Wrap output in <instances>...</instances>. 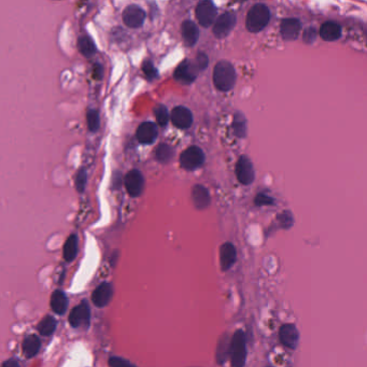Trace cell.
<instances>
[{
  "mask_svg": "<svg viewBox=\"0 0 367 367\" xmlns=\"http://www.w3.org/2000/svg\"><path fill=\"white\" fill-rule=\"evenodd\" d=\"M236 82L235 69L229 62H219L213 70V83L220 91H230Z\"/></svg>",
  "mask_w": 367,
  "mask_h": 367,
  "instance_id": "6da1fadb",
  "label": "cell"
},
{
  "mask_svg": "<svg viewBox=\"0 0 367 367\" xmlns=\"http://www.w3.org/2000/svg\"><path fill=\"white\" fill-rule=\"evenodd\" d=\"M270 13L268 8L264 4H255L252 6L246 16V28L251 32H258L263 30L269 22Z\"/></svg>",
  "mask_w": 367,
  "mask_h": 367,
  "instance_id": "7a4b0ae2",
  "label": "cell"
},
{
  "mask_svg": "<svg viewBox=\"0 0 367 367\" xmlns=\"http://www.w3.org/2000/svg\"><path fill=\"white\" fill-rule=\"evenodd\" d=\"M230 355L233 366L242 367L245 365L246 359V342L245 333L242 330H238L234 334L230 343Z\"/></svg>",
  "mask_w": 367,
  "mask_h": 367,
  "instance_id": "3957f363",
  "label": "cell"
},
{
  "mask_svg": "<svg viewBox=\"0 0 367 367\" xmlns=\"http://www.w3.org/2000/svg\"><path fill=\"white\" fill-rule=\"evenodd\" d=\"M205 162V154L198 146H190L180 155V165L185 170H194Z\"/></svg>",
  "mask_w": 367,
  "mask_h": 367,
  "instance_id": "277c9868",
  "label": "cell"
},
{
  "mask_svg": "<svg viewBox=\"0 0 367 367\" xmlns=\"http://www.w3.org/2000/svg\"><path fill=\"white\" fill-rule=\"evenodd\" d=\"M236 177L238 181L244 185H249L255 178L254 167H253L250 158L245 155L240 156L236 163Z\"/></svg>",
  "mask_w": 367,
  "mask_h": 367,
  "instance_id": "5b68a950",
  "label": "cell"
},
{
  "mask_svg": "<svg viewBox=\"0 0 367 367\" xmlns=\"http://www.w3.org/2000/svg\"><path fill=\"white\" fill-rule=\"evenodd\" d=\"M217 15V10L215 5L209 0L202 1L196 8V17L199 24L205 28H208L215 22Z\"/></svg>",
  "mask_w": 367,
  "mask_h": 367,
  "instance_id": "8992f818",
  "label": "cell"
},
{
  "mask_svg": "<svg viewBox=\"0 0 367 367\" xmlns=\"http://www.w3.org/2000/svg\"><path fill=\"white\" fill-rule=\"evenodd\" d=\"M145 19V12L138 5H129L123 12V21L129 28L141 27Z\"/></svg>",
  "mask_w": 367,
  "mask_h": 367,
  "instance_id": "52a82bcc",
  "label": "cell"
},
{
  "mask_svg": "<svg viewBox=\"0 0 367 367\" xmlns=\"http://www.w3.org/2000/svg\"><path fill=\"white\" fill-rule=\"evenodd\" d=\"M125 186L130 196H139L142 193L144 186V178L142 173L137 169L130 170L125 177Z\"/></svg>",
  "mask_w": 367,
  "mask_h": 367,
  "instance_id": "ba28073f",
  "label": "cell"
},
{
  "mask_svg": "<svg viewBox=\"0 0 367 367\" xmlns=\"http://www.w3.org/2000/svg\"><path fill=\"white\" fill-rule=\"evenodd\" d=\"M90 307L86 302H82L77 307H75L70 312L69 323L73 328H81V326H88L90 323Z\"/></svg>",
  "mask_w": 367,
  "mask_h": 367,
  "instance_id": "9c48e42d",
  "label": "cell"
},
{
  "mask_svg": "<svg viewBox=\"0 0 367 367\" xmlns=\"http://www.w3.org/2000/svg\"><path fill=\"white\" fill-rule=\"evenodd\" d=\"M279 338L280 342L286 348L296 349L299 340V333L296 329V326L292 323L283 324L279 331Z\"/></svg>",
  "mask_w": 367,
  "mask_h": 367,
  "instance_id": "30bf717a",
  "label": "cell"
},
{
  "mask_svg": "<svg viewBox=\"0 0 367 367\" xmlns=\"http://www.w3.org/2000/svg\"><path fill=\"white\" fill-rule=\"evenodd\" d=\"M236 17L233 13H225V14L220 16L213 26V33L219 39L224 38L232 31L233 27L235 26Z\"/></svg>",
  "mask_w": 367,
  "mask_h": 367,
  "instance_id": "8fae6325",
  "label": "cell"
},
{
  "mask_svg": "<svg viewBox=\"0 0 367 367\" xmlns=\"http://www.w3.org/2000/svg\"><path fill=\"white\" fill-rule=\"evenodd\" d=\"M171 122L180 129L189 128L193 123V116L192 112L185 108V107H176L175 109L171 111Z\"/></svg>",
  "mask_w": 367,
  "mask_h": 367,
  "instance_id": "7c38bea8",
  "label": "cell"
},
{
  "mask_svg": "<svg viewBox=\"0 0 367 367\" xmlns=\"http://www.w3.org/2000/svg\"><path fill=\"white\" fill-rule=\"evenodd\" d=\"M198 69L195 65H192L189 61H184L178 66L175 71V79L183 84H190L196 79Z\"/></svg>",
  "mask_w": 367,
  "mask_h": 367,
  "instance_id": "4fadbf2b",
  "label": "cell"
},
{
  "mask_svg": "<svg viewBox=\"0 0 367 367\" xmlns=\"http://www.w3.org/2000/svg\"><path fill=\"white\" fill-rule=\"evenodd\" d=\"M112 294H113L112 285L108 282H104L98 285L95 291L93 292L92 300L94 305H96L97 307H105L106 305L109 304Z\"/></svg>",
  "mask_w": 367,
  "mask_h": 367,
  "instance_id": "5bb4252c",
  "label": "cell"
},
{
  "mask_svg": "<svg viewBox=\"0 0 367 367\" xmlns=\"http://www.w3.org/2000/svg\"><path fill=\"white\" fill-rule=\"evenodd\" d=\"M157 137L156 125L152 122H144L137 129V139L142 144H151Z\"/></svg>",
  "mask_w": 367,
  "mask_h": 367,
  "instance_id": "9a60e30c",
  "label": "cell"
},
{
  "mask_svg": "<svg viewBox=\"0 0 367 367\" xmlns=\"http://www.w3.org/2000/svg\"><path fill=\"white\" fill-rule=\"evenodd\" d=\"M236 261V250L232 243H225L220 248V263L223 271L229 270Z\"/></svg>",
  "mask_w": 367,
  "mask_h": 367,
  "instance_id": "2e32d148",
  "label": "cell"
},
{
  "mask_svg": "<svg viewBox=\"0 0 367 367\" xmlns=\"http://www.w3.org/2000/svg\"><path fill=\"white\" fill-rule=\"evenodd\" d=\"M280 31L284 40H289V41L296 40L300 31V23L295 18L283 19L280 26Z\"/></svg>",
  "mask_w": 367,
  "mask_h": 367,
  "instance_id": "e0dca14e",
  "label": "cell"
},
{
  "mask_svg": "<svg viewBox=\"0 0 367 367\" xmlns=\"http://www.w3.org/2000/svg\"><path fill=\"white\" fill-rule=\"evenodd\" d=\"M192 200L197 209H205L210 204V194L205 186L197 184L192 190Z\"/></svg>",
  "mask_w": 367,
  "mask_h": 367,
  "instance_id": "ac0fdd59",
  "label": "cell"
},
{
  "mask_svg": "<svg viewBox=\"0 0 367 367\" xmlns=\"http://www.w3.org/2000/svg\"><path fill=\"white\" fill-rule=\"evenodd\" d=\"M340 36H342V28L334 22H326L320 28V37L325 41H335Z\"/></svg>",
  "mask_w": 367,
  "mask_h": 367,
  "instance_id": "d6986e66",
  "label": "cell"
},
{
  "mask_svg": "<svg viewBox=\"0 0 367 367\" xmlns=\"http://www.w3.org/2000/svg\"><path fill=\"white\" fill-rule=\"evenodd\" d=\"M198 36L199 31L197 26L192 21H186L182 24V37L186 44L190 46L194 45L197 42Z\"/></svg>",
  "mask_w": 367,
  "mask_h": 367,
  "instance_id": "ffe728a7",
  "label": "cell"
},
{
  "mask_svg": "<svg viewBox=\"0 0 367 367\" xmlns=\"http://www.w3.org/2000/svg\"><path fill=\"white\" fill-rule=\"evenodd\" d=\"M68 307V299L62 291H55L51 297V308L57 315H63Z\"/></svg>",
  "mask_w": 367,
  "mask_h": 367,
  "instance_id": "44dd1931",
  "label": "cell"
},
{
  "mask_svg": "<svg viewBox=\"0 0 367 367\" xmlns=\"http://www.w3.org/2000/svg\"><path fill=\"white\" fill-rule=\"evenodd\" d=\"M41 343L36 335H29L23 342V352L27 358L35 357L40 350Z\"/></svg>",
  "mask_w": 367,
  "mask_h": 367,
  "instance_id": "7402d4cb",
  "label": "cell"
},
{
  "mask_svg": "<svg viewBox=\"0 0 367 367\" xmlns=\"http://www.w3.org/2000/svg\"><path fill=\"white\" fill-rule=\"evenodd\" d=\"M78 49L83 56L88 57V58L94 56L96 53L95 43L89 36H82L79 38Z\"/></svg>",
  "mask_w": 367,
  "mask_h": 367,
  "instance_id": "603a6c76",
  "label": "cell"
},
{
  "mask_svg": "<svg viewBox=\"0 0 367 367\" xmlns=\"http://www.w3.org/2000/svg\"><path fill=\"white\" fill-rule=\"evenodd\" d=\"M78 253V237L71 235L67 239L64 245V257L67 262H72L76 258Z\"/></svg>",
  "mask_w": 367,
  "mask_h": 367,
  "instance_id": "cb8c5ba5",
  "label": "cell"
},
{
  "mask_svg": "<svg viewBox=\"0 0 367 367\" xmlns=\"http://www.w3.org/2000/svg\"><path fill=\"white\" fill-rule=\"evenodd\" d=\"M173 155H175V151H173V149L170 145L166 144V143L158 145L155 151V156L157 158V161L164 163V164L170 162Z\"/></svg>",
  "mask_w": 367,
  "mask_h": 367,
  "instance_id": "d4e9b609",
  "label": "cell"
},
{
  "mask_svg": "<svg viewBox=\"0 0 367 367\" xmlns=\"http://www.w3.org/2000/svg\"><path fill=\"white\" fill-rule=\"evenodd\" d=\"M55 329H56V320L50 316L42 319L41 322L38 325L39 333L44 336L52 335V334L54 333Z\"/></svg>",
  "mask_w": 367,
  "mask_h": 367,
  "instance_id": "484cf974",
  "label": "cell"
},
{
  "mask_svg": "<svg viewBox=\"0 0 367 367\" xmlns=\"http://www.w3.org/2000/svg\"><path fill=\"white\" fill-rule=\"evenodd\" d=\"M234 130H235L236 136L244 138L246 133V122L245 117L242 113H236L235 119H234Z\"/></svg>",
  "mask_w": 367,
  "mask_h": 367,
  "instance_id": "4316f807",
  "label": "cell"
},
{
  "mask_svg": "<svg viewBox=\"0 0 367 367\" xmlns=\"http://www.w3.org/2000/svg\"><path fill=\"white\" fill-rule=\"evenodd\" d=\"M86 121H88V127L91 131H97L100 124L98 111L95 109H90L88 111V115H86Z\"/></svg>",
  "mask_w": 367,
  "mask_h": 367,
  "instance_id": "83f0119b",
  "label": "cell"
},
{
  "mask_svg": "<svg viewBox=\"0 0 367 367\" xmlns=\"http://www.w3.org/2000/svg\"><path fill=\"white\" fill-rule=\"evenodd\" d=\"M154 113H155V118H156L157 123L161 126H166L167 123H168V120H169L168 110H167L166 107L163 106V105H158L154 110Z\"/></svg>",
  "mask_w": 367,
  "mask_h": 367,
  "instance_id": "f1b7e54d",
  "label": "cell"
},
{
  "mask_svg": "<svg viewBox=\"0 0 367 367\" xmlns=\"http://www.w3.org/2000/svg\"><path fill=\"white\" fill-rule=\"evenodd\" d=\"M254 203L257 206H271V205H275V199L261 193V194H258L256 198L254 199Z\"/></svg>",
  "mask_w": 367,
  "mask_h": 367,
  "instance_id": "f546056e",
  "label": "cell"
},
{
  "mask_svg": "<svg viewBox=\"0 0 367 367\" xmlns=\"http://www.w3.org/2000/svg\"><path fill=\"white\" fill-rule=\"evenodd\" d=\"M142 69H143V72L144 75L148 77L150 80L154 79L157 77V70L154 66H153V64L149 61L144 62L143 66H142Z\"/></svg>",
  "mask_w": 367,
  "mask_h": 367,
  "instance_id": "4dcf8cb0",
  "label": "cell"
},
{
  "mask_svg": "<svg viewBox=\"0 0 367 367\" xmlns=\"http://www.w3.org/2000/svg\"><path fill=\"white\" fill-rule=\"evenodd\" d=\"M86 178H88V176H86V172L84 170H80L78 172V175L76 177V186L79 192L84 191L86 185Z\"/></svg>",
  "mask_w": 367,
  "mask_h": 367,
  "instance_id": "1f68e13d",
  "label": "cell"
},
{
  "mask_svg": "<svg viewBox=\"0 0 367 367\" xmlns=\"http://www.w3.org/2000/svg\"><path fill=\"white\" fill-rule=\"evenodd\" d=\"M109 365L112 367H129V366H133L129 361L125 359H121V358H116L112 357L109 360Z\"/></svg>",
  "mask_w": 367,
  "mask_h": 367,
  "instance_id": "d6a6232c",
  "label": "cell"
},
{
  "mask_svg": "<svg viewBox=\"0 0 367 367\" xmlns=\"http://www.w3.org/2000/svg\"><path fill=\"white\" fill-rule=\"evenodd\" d=\"M195 66L198 70H204L207 66H208V57L204 53H199L196 57Z\"/></svg>",
  "mask_w": 367,
  "mask_h": 367,
  "instance_id": "836d02e7",
  "label": "cell"
},
{
  "mask_svg": "<svg viewBox=\"0 0 367 367\" xmlns=\"http://www.w3.org/2000/svg\"><path fill=\"white\" fill-rule=\"evenodd\" d=\"M316 35L317 32L315 28L310 27L308 29H306L304 32V41L307 43H312L316 40Z\"/></svg>",
  "mask_w": 367,
  "mask_h": 367,
  "instance_id": "e575fe53",
  "label": "cell"
},
{
  "mask_svg": "<svg viewBox=\"0 0 367 367\" xmlns=\"http://www.w3.org/2000/svg\"><path fill=\"white\" fill-rule=\"evenodd\" d=\"M3 365L4 366H18V363L15 361H8V362H4Z\"/></svg>",
  "mask_w": 367,
  "mask_h": 367,
  "instance_id": "d590c367",
  "label": "cell"
}]
</instances>
